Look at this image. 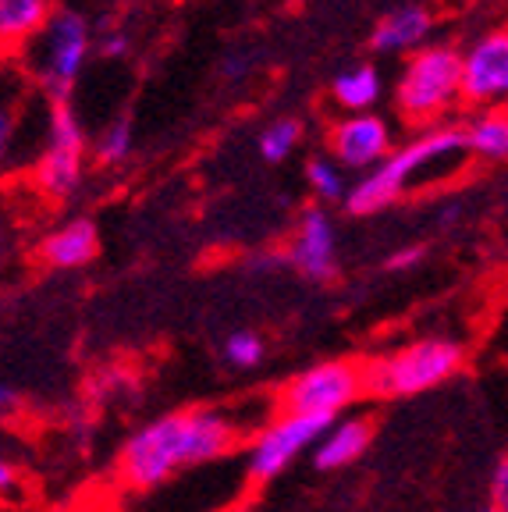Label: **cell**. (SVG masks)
Instances as JSON below:
<instances>
[{
  "label": "cell",
  "instance_id": "obj_1",
  "mask_svg": "<svg viewBox=\"0 0 508 512\" xmlns=\"http://www.w3.org/2000/svg\"><path fill=\"white\" fill-rule=\"evenodd\" d=\"M235 438H239V427L228 413H217V409L167 413L125 441L118 473L128 488L150 491L157 484H167L175 473L228 456Z\"/></svg>",
  "mask_w": 508,
  "mask_h": 512
},
{
  "label": "cell",
  "instance_id": "obj_2",
  "mask_svg": "<svg viewBox=\"0 0 508 512\" xmlns=\"http://www.w3.org/2000/svg\"><path fill=\"white\" fill-rule=\"evenodd\" d=\"M466 139H462L459 125H430L427 132H420L416 139L391 150L381 164L366 171L349 192H345V207L349 214H377L388 210L391 203H398L405 192L420 182H430L441 171H452L459 164H466Z\"/></svg>",
  "mask_w": 508,
  "mask_h": 512
},
{
  "label": "cell",
  "instance_id": "obj_3",
  "mask_svg": "<svg viewBox=\"0 0 508 512\" xmlns=\"http://www.w3.org/2000/svg\"><path fill=\"white\" fill-rule=\"evenodd\" d=\"M22 47L29 75L43 89V96H50L57 104V100H68L82 68H86L89 50H93V25L82 11L54 8L43 29Z\"/></svg>",
  "mask_w": 508,
  "mask_h": 512
},
{
  "label": "cell",
  "instance_id": "obj_4",
  "mask_svg": "<svg viewBox=\"0 0 508 512\" xmlns=\"http://www.w3.org/2000/svg\"><path fill=\"white\" fill-rule=\"evenodd\" d=\"M462 360H466V352L452 338H420V342L391 352L388 360L363 370V381L370 392L384 395V399H409V395L430 392L448 377H455L462 370Z\"/></svg>",
  "mask_w": 508,
  "mask_h": 512
},
{
  "label": "cell",
  "instance_id": "obj_5",
  "mask_svg": "<svg viewBox=\"0 0 508 512\" xmlns=\"http://www.w3.org/2000/svg\"><path fill=\"white\" fill-rule=\"evenodd\" d=\"M459 100V50L420 47L405 61L395 86V104L409 121H437Z\"/></svg>",
  "mask_w": 508,
  "mask_h": 512
},
{
  "label": "cell",
  "instance_id": "obj_6",
  "mask_svg": "<svg viewBox=\"0 0 508 512\" xmlns=\"http://www.w3.org/2000/svg\"><path fill=\"white\" fill-rule=\"evenodd\" d=\"M363 392H366V381L356 363L327 360L310 370H302V374H295L292 381L285 384V392H281V406H285V413L334 420L342 409L356 406Z\"/></svg>",
  "mask_w": 508,
  "mask_h": 512
},
{
  "label": "cell",
  "instance_id": "obj_7",
  "mask_svg": "<svg viewBox=\"0 0 508 512\" xmlns=\"http://www.w3.org/2000/svg\"><path fill=\"white\" fill-rule=\"evenodd\" d=\"M86 164V128L68 100H57L47 118V146L36 160V185L50 200H68L82 185Z\"/></svg>",
  "mask_w": 508,
  "mask_h": 512
},
{
  "label": "cell",
  "instance_id": "obj_8",
  "mask_svg": "<svg viewBox=\"0 0 508 512\" xmlns=\"http://www.w3.org/2000/svg\"><path fill=\"white\" fill-rule=\"evenodd\" d=\"M331 420L324 416H302V413H281L278 420H270L260 434L253 438L246 452V470L256 484L274 480L285 473L306 448L317 445V438L327 431Z\"/></svg>",
  "mask_w": 508,
  "mask_h": 512
},
{
  "label": "cell",
  "instance_id": "obj_9",
  "mask_svg": "<svg viewBox=\"0 0 508 512\" xmlns=\"http://www.w3.org/2000/svg\"><path fill=\"white\" fill-rule=\"evenodd\" d=\"M508 93V32L494 29L459 54V100L501 107Z\"/></svg>",
  "mask_w": 508,
  "mask_h": 512
},
{
  "label": "cell",
  "instance_id": "obj_10",
  "mask_svg": "<svg viewBox=\"0 0 508 512\" xmlns=\"http://www.w3.org/2000/svg\"><path fill=\"white\" fill-rule=\"evenodd\" d=\"M334 164L345 171H370L391 153V125L381 114H345L331 128Z\"/></svg>",
  "mask_w": 508,
  "mask_h": 512
},
{
  "label": "cell",
  "instance_id": "obj_11",
  "mask_svg": "<svg viewBox=\"0 0 508 512\" xmlns=\"http://www.w3.org/2000/svg\"><path fill=\"white\" fill-rule=\"evenodd\" d=\"M292 267L310 281H327L338 271V235H334V221L324 207L302 210L299 228L292 235V249H288Z\"/></svg>",
  "mask_w": 508,
  "mask_h": 512
},
{
  "label": "cell",
  "instance_id": "obj_12",
  "mask_svg": "<svg viewBox=\"0 0 508 512\" xmlns=\"http://www.w3.org/2000/svg\"><path fill=\"white\" fill-rule=\"evenodd\" d=\"M317 445V470H345L352 466L359 456H366V448L374 441V427L363 416H349V420H338V424H327V431L320 434Z\"/></svg>",
  "mask_w": 508,
  "mask_h": 512
},
{
  "label": "cell",
  "instance_id": "obj_13",
  "mask_svg": "<svg viewBox=\"0 0 508 512\" xmlns=\"http://www.w3.org/2000/svg\"><path fill=\"white\" fill-rule=\"evenodd\" d=\"M430 29H434V18L420 4H405L395 8L391 15H384L374 29V50L377 54H413L427 43Z\"/></svg>",
  "mask_w": 508,
  "mask_h": 512
},
{
  "label": "cell",
  "instance_id": "obj_14",
  "mask_svg": "<svg viewBox=\"0 0 508 512\" xmlns=\"http://www.w3.org/2000/svg\"><path fill=\"white\" fill-rule=\"evenodd\" d=\"M100 249V235H96V224L79 217V221L61 224L54 235H47L43 242V260L57 271H75V267H86L89 260Z\"/></svg>",
  "mask_w": 508,
  "mask_h": 512
},
{
  "label": "cell",
  "instance_id": "obj_15",
  "mask_svg": "<svg viewBox=\"0 0 508 512\" xmlns=\"http://www.w3.org/2000/svg\"><path fill=\"white\" fill-rule=\"evenodd\" d=\"M384 93V79L374 64H356L349 72H342L331 82V96L334 104L342 107L345 114H366L374 111L377 100Z\"/></svg>",
  "mask_w": 508,
  "mask_h": 512
},
{
  "label": "cell",
  "instance_id": "obj_16",
  "mask_svg": "<svg viewBox=\"0 0 508 512\" xmlns=\"http://www.w3.org/2000/svg\"><path fill=\"white\" fill-rule=\"evenodd\" d=\"M54 8V0H0V50L32 40Z\"/></svg>",
  "mask_w": 508,
  "mask_h": 512
},
{
  "label": "cell",
  "instance_id": "obj_17",
  "mask_svg": "<svg viewBox=\"0 0 508 512\" xmlns=\"http://www.w3.org/2000/svg\"><path fill=\"white\" fill-rule=\"evenodd\" d=\"M462 139H466V153L480 160H501L508 157V118L505 107H484L480 118H473L462 128Z\"/></svg>",
  "mask_w": 508,
  "mask_h": 512
},
{
  "label": "cell",
  "instance_id": "obj_18",
  "mask_svg": "<svg viewBox=\"0 0 508 512\" xmlns=\"http://www.w3.org/2000/svg\"><path fill=\"white\" fill-rule=\"evenodd\" d=\"M299 139H302V125L295 118L270 121L260 136V157L270 160V164H281V160H288L295 153Z\"/></svg>",
  "mask_w": 508,
  "mask_h": 512
},
{
  "label": "cell",
  "instance_id": "obj_19",
  "mask_svg": "<svg viewBox=\"0 0 508 512\" xmlns=\"http://www.w3.org/2000/svg\"><path fill=\"white\" fill-rule=\"evenodd\" d=\"M132 143H135L132 121H128V118H114L111 125H107L104 132L96 136L93 153H96V160H100V164L114 168V164H125V160L132 157Z\"/></svg>",
  "mask_w": 508,
  "mask_h": 512
},
{
  "label": "cell",
  "instance_id": "obj_20",
  "mask_svg": "<svg viewBox=\"0 0 508 512\" xmlns=\"http://www.w3.org/2000/svg\"><path fill=\"white\" fill-rule=\"evenodd\" d=\"M306 182H310L313 196L320 203H338L345 200V192H349V182H345V168H338L334 160H310L306 164Z\"/></svg>",
  "mask_w": 508,
  "mask_h": 512
},
{
  "label": "cell",
  "instance_id": "obj_21",
  "mask_svg": "<svg viewBox=\"0 0 508 512\" xmlns=\"http://www.w3.org/2000/svg\"><path fill=\"white\" fill-rule=\"evenodd\" d=\"M18 82L11 75H0V164L8 160L11 143H15V132H18Z\"/></svg>",
  "mask_w": 508,
  "mask_h": 512
},
{
  "label": "cell",
  "instance_id": "obj_22",
  "mask_svg": "<svg viewBox=\"0 0 508 512\" xmlns=\"http://www.w3.org/2000/svg\"><path fill=\"white\" fill-rule=\"evenodd\" d=\"M224 360L239 370H253L263 360V338L256 331H235L224 342Z\"/></svg>",
  "mask_w": 508,
  "mask_h": 512
},
{
  "label": "cell",
  "instance_id": "obj_23",
  "mask_svg": "<svg viewBox=\"0 0 508 512\" xmlns=\"http://www.w3.org/2000/svg\"><path fill=\"white\" fill-rule=\"evenodd\" d=\"M491 498H494V509L505 512L508 509V459L498 456L491 473Z\"/></svg>",
  "mask_w": 508,
  "mask_h": 512
},
{
  "label": "cell",
  "instance_id": "obj_24",
  "mask_svg": "<svg viewBox=\"0 0 508 512\" xmlns=\"http://www.w3.org/2000/svg\"><path fill=\"white\" fill-rule=\"evenodd\" d=\"M96 50H100V57H107V61H118V57L128 54V36L121 29H107L100 40H96Z\"/></svg>",
  "mask_w": 508,
  "mask_h": 512
},
{
  "label": "cell",
  "instance_id": "obj_25",
  "mask_svg": "<svg viewBox=\"0 0 508 512\" xmlns=\"http://www.w3.org/2000/svg\"><path fill=\"white\" fill-rule=\"evenodd\" d=\"M18 491H22V473H18V466L11 459L0 456V502L15 498Z\"/></svg>",
  "mask_w": 508,
  "mask_h": 512
},
{
  "label": "cell",
  "instance_id": "obj_26",
  "mask_svg": "<svg viewBox=\"0 0 508 512\" xmlns=\"http://www.w3.org/2000/svg\"><path fill=\"white\" fill-rule=\"evenodd\" d=\"M420 256H423V249H420V246H413V249H398V253L388 260V271H405V267H416V264H420Z\"/></svg>",
  "mask_w": 508,
  "mask_h": 512
},
{
  "label": "cell",
  "instance_id": "obj_27",
  "mask_svg": "<svg viewBox=\"0 0 508 512\" xmlns=\"http://www.w3.org/2000/svg\"><path fill=\"white\" fill-rule=\"evenodd\" d=\"M15 409H18L15 388H8V384H0V420H8V416H15Z\"/></svg>",
  "mask_w": 508,
  "mask_h": 512
},
{
  "label": "cell",
  "instance_id": "obj_28",
  "mask_svg": "<svg viewBox=\"0 0 508 512\" xmlns=\"http://www.w3.org/2000/svg\"><path fill=\"white\" fill-rule=\"evenodd\" d=\"M224 75H235V79H239V75H246V61H242V57H231L228 64H224Z\"/></svg>",
  "mask_w": 508,
  "mask_h": 512
},
{
  "label": "cell",
  "instance_id": "obj_29",
  "mask_svg": "<svg viewBox=\"0 0 508 512\" xmlns=\"http://www.w3.org/2000/svg\"><path fill=\"white\" fill-rule=\"evenodd\" d=\"M484 512H498V509H494V505H491V509H484Z\"/></svg>",
  "mask_w": 508,
  "mask_h": 512
},
{
  "label": "cell",
  "instance_id": "obj_30",
  "mask_svg": "<svg viewBox=\"0 0 508 512\" xmlns=\"http://www.w3.org/2000/svg\"><path fill=\"white\" fill-rule=\"evenodd\" d=\"M0 242H4V232H0Z\"/></svg>",
  "mask_w": 508,
  "mask_h": 512
}]
</instances>
